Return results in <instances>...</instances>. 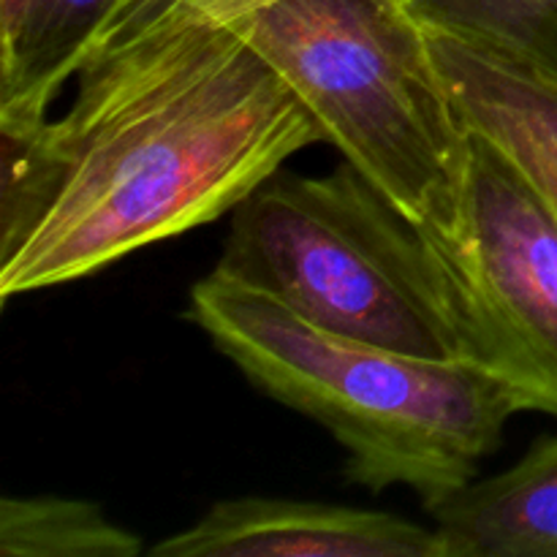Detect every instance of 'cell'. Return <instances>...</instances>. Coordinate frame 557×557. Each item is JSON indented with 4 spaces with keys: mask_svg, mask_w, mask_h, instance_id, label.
Returning a JSON list of instances; mask_svg holds the SVG:
<instances>
[{
    "mask_svg": "<svg viewBox=\"0 0 557 557\" xmlns=\"http://www.w3.org/2000/svg\"><path fill=\"white\" fill-rule=\"evenodd\" d=\"M58 188L0 259L3 302L234 212L324 134L243 22L87 65L69 112L38 128Z\"/></svg>",
    "mask_w": 557,
    "mask_h": 557,
    "instance_id": "6da1fadb",
    "label": "cell"
},
{
    "mask_svg": "<svg viewBox=\"0 0 557 557\" xmlns=\"http://www.w3.org/2000/svg\"><path fill=\"white\" fill-rule=\"evenodd\" d=\"M185 315L256 389L321 424L348 482L370 493L408 487L424 506L457 493L520 413L479 364L335 335L218 270L190 288Z\"/></svg>",
    "mask_w": 557,
    "mask_h": 557,
    "instance_id": "7a4b0ae2",
    "label": "cell"
},
{
    "mask_svg": "<svg viewBox=\"0 0 557 557\" xmlns=\"http://www.w3.org/2000/svg\"><path fill=\"white\" fill-rule=\"evenodd\" d=\"M215 270L335 335L468 362L428 234L346 158L326 174H270L234 207Z\"/></svg>",
    "mask_w": 557,
    "mask_h": 557,
    "instance_id": "3957f363",
    "label": "cell"
},
{
    "mask_svg": "<svg viewBox=\"0 0 557 557\" xmlns=\"http://www.w3.org/2000/svg\"><path fill=\"white\" fill-rule=\"evenodd\" d=\"M310 117L424 234L455 223L471 131L400 0H283L243 22Z\"/></svg>",
    "mask_w": 557,
    "mask_h": 557,
    "instance_id": "277c9868",
    "label": "cell"
},
{
    "mask_svg": "<svg viewBox=\"0 0 557 557\" xmlns=\"http://www.w3.org/2000/svg\"><path fill=\"white\" fill-rule=\"evenodd\" d=\"M428 239L455 294L468 362L493 373L520 413L557 419V212L471 131L455 223Z\"/></svg>",
    "mask_w": 557,
    "mask_h": 557,
    "instance_id": "5b68a950",
    "label": "cell"
},
{
    "mask_svg": "<svg viewBox=\"0 0 557 557\" xmlns=\"http://www.w3.org/2000/svg\"><path fill=\"white\" fill-rule=\"evenodd\" d=\"M152 557H446L441 533L389 511L324 500L223 498Z\"/></svg>",
    "mask_w": 557,
    "mask_h": 557,
    "instance_id": "8992f818",
    "label": "cell"
},
{
    "mask_svg": "<svg viewBox=\"0 0 557 557\" xmlns=\"http://www.w3.org/2000/svg\"><path fill=\"white\" fill-rule=\"evenodd\" d=\"M430 44L466 128L495 141L557 212V87L457 38L430 33Z\"/></svg>",
    "mask_w": 557,
    "mask_h": 557,
    "instance_id": "52a82bcc",
    "label": "cell"
},
{
    "mask_svg": "<svg viewBox=\"0 0 557 557\" xmlns=\"http://www.w3.org/2000/svg\"><path fill=\"white\" fill-rule=\"evenodd\" d=\"M424 509L446 557H557V435Z\"/></svg>",
    "mask_w": 557,
    "mask_h": 557,
    "instance_id": "ba28073f",
    "label": "cell"
},
{
    "mask_svg": "<svg viewBox=\"0 0 557 557\" xmlns=\"http://www.w3.org/2000/svg\"><path fill=\"white\" fill-rule=\"evenodd\" d=\"M114 0H30L20 30L0 47V131L41 128Z\"/></svg>",
    "mask_w": 557,
    "mask_h": 557,
    "instance_id": "9c48e42d",
    "label": "cell"
},
{
    "mask_svg": "<svg viewBox=\"0 0 557 557\" xmlns=\"http://www.w3.org/2000/svg\"><path fill=\"white\" fill-rule=\"evenodd\" d=\"M430 33L557 87V0H400Z\"/></svg>",
    "mask_w": 557,
    "mask_h": 557,
    "instance_id": "30bf717a",
    "label": "cell"
},
{
    "mask_svg": "<svg viewBox=\"0 0 557 557\" xmlns=\"http://www.w3.org/2000/svg\"><path fill=\"white\" fill-rule=\"evenodd\" d=\"M141 549V536L92 500L5 495L0 504L3 557H139Z\"/></svg>",
    "mask_w": 557,
    "mask_h": 557,
    "instance_id": "8fae6325",
    "label": "cell"
},
{
    "mask_svg": "<svg viewBox=\"0 0 557 557\" xmlns=\"http://www.w3.org/2000/svg\"><path fill=\"white\" fill-rule=\"evenodd\" d=\"M275 3L283 0H114L82 54L79 71L190 30L232 27Z\"/></svg>",
    "mask_w": 557,
    "mask_h": 557,
    "instance_id": "7c38bea8",
    "label": "cell"
},
{
    "mask_svg": "<svg viewBox=\"0 0 557 557\" xmlns=\"http://www.w3.org/2000/svg\"><path fill=\"white\" fill-rule=\"evenodd\" d=\"M27 5L30 0H0V47H5L16 36L27 14Z\"/></svg>",
    "mask_w": 557,
    "mask_h": 557,
    "instance_id": "4fadbf2b",
    "label": "cell"
}]
</instances>
